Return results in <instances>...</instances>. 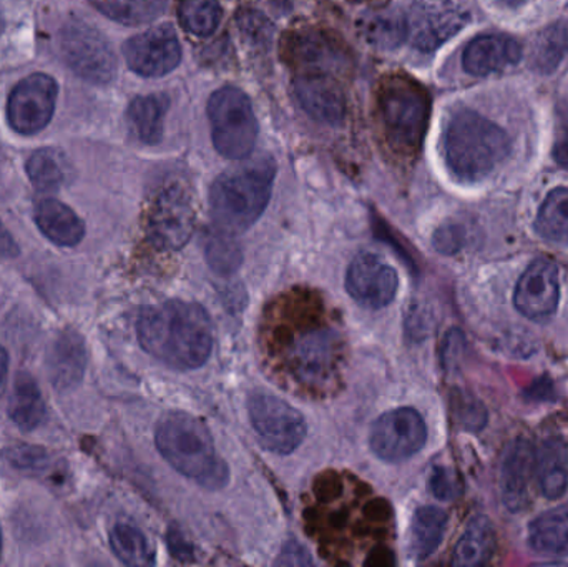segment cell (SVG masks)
<instances>
[{
  "instance_id": "obj_1",
  "label": "cell",
  "mask_w": 568,
  "mask_h": 567,
  "mask_svg": "<svg viewBox=\"0 0 568 567\" xmlns=\"http://www.w3.org/2000/svg\"><path fill=\"white\" fill-rule=\"evenodd\" d=\"M140 345L173 369H199L213 350V326L199 303L172 302L149 306L136 323Z\"/></svg>"
},
{
  "instance_id": "obj_2",
  "label": "cell",
  "mask_w": 568,
  "mask_h": 567,
  "mask_svg": "<svg viewBox=\"0 0 568 567\" xmlns=\"http://www.w3.org/2000/svg\"><path fill=\"white\" fill-rule=\"evenodd\" d=\"M510 150L513 142L506 130L474 110H457L444 126V160L460 182L486 179L510 155Z\"/></svg>"
},
{
  "instance_id": "obj_3",
  "label": "cell",
  "mask_w": 568,
  "mask_h": 567,
  "mask_svg": "<svg viewBox=\"0 0 568 567\" xmlns=\"http://www.w3.org/2000/svg\"><path fill=\"white\" fill-rule=\"evenodd\" d=\"M276 162L263 155L252 162L226 170L210 189V212L226 235L252 229L265 213L273 195Z\"/></svg>"
},
{
  "instance_id": "obj_4",
  "label": "cell",
  "mask_w": 568,
  "mask_h": 567,
  "mask_svg": "<svg viewBox=\"0 0 568 567\" xmlns=\"http://www.w3.org/2000/svg\"><path fill=\"white\" fill-rule=\"evenodd\" d=\"M155 442L163 458L202 488L222 489L229 485V465L220 458L209 428L196 416L166 413L156 425Z\"/></svg>"
},
{
  "instance_id": "obj_5",
  "label": "cell",
  "mask_w": 568,
  "mask_h": 567,
  "mask_svg": "<svg viewBox=\"0 0 568 567\" xmlns=\"http://www.w3.org/2000/svg\"><path fill=\"white\" fill-rule=\"evenodd\" d=\"M377 115L390 149L416 152L429 125L430 99L427 90L407 75L386 77L377 89Z\"/></svg>"
},
{
  "instance_id": "obj_6",
  "label": "cell",
  "mask_w": 568,
  "mask_h": 567,
  "mask_svg": "<svg viewBox=\"0 0 568 567\" xmlns=\"http://www.w3.org/2000/svg\"><path fill=\"white\" fill-rule=\"evenodd\" d=\"M206 112L216 152L229 160L248 159L258 139V120L250 97L239 87H222L210 97Z\"/></svg>"
},
{
  "instance_id": "obj_7",
  "label": "cell",
  "mask_w": 568,
  "mask_h": 567,
  "mask_svg": "<svg viewBox=\"0 0 568 567\" xmlns=\"http://www.w3.org/2000/svg\"><path fill=\"white\" fill-rule=\"evenodd\" d=\"M59 50L69 69L80 79L97 85L112 82L116 75V55L106 37L92 23L70 19L60 29Z\"/></svg>"
},
{
  "instance_id": "obj_8",
  "label": "cell",
  "mask_w": 568,
  "mask_h": 567,
  "mask_svg": "<svg viewBox=\"0 0 568 567\" xmlns=\"http://www.w3.org/2000/svg\"><path fill=\"white\" fill-rule=\"evenodd\" d=\"M283 57L297 75H329L347 72L349 50L333 33L317 27L291 30L283 39Z\"/></svg>"
},
{
  "instance_id": "obj_9",
  "label": "cell",
  "mask_w": 568,
  "mask_h": 567,
  "mask_svg": "<svg viewBox=\"0 0 568 567\" xmlns=\"http://www.w3.org/2000/svg\"><path fill=\"white\" fill-rule=\"evenodd\" d=\"M248 415L260 443L276 455H290L306 438V419L278 396L268 393L250 396Z\"/></svg>"
},
{
  "instance_id": "obj_10",
  "label": "cell",
  "mask_w": 568,
  "mask_h": 567,
  "mask_svg": "<svg viewBox=\"0 0 568 567\" xmlns=\"http://www.w3.org/2000/svg\"><path fill=\"white\" fill-rule=\"evenodd\" d=\"M59 85L47 73H32L20 80L7 102V120L10 129L20 135L42 132L55 113Z\"/></svg>"
},
{
  "instance_id": "obj_11",
  "label": "cell",
  "mask_w": 568,
  "mask_h": 567,
  "mask_svg": "<svg viewBox=\"0 0 568 567\" xmlns=\"http://www.w3.org/2000/svg\"><path fill=\"white\" fill-rule=\"evenodd\" d=\"M426 442V422L417 409L409 406L384 413L371 429V449L384 462H406L417 455Z\"/></svg>"
},
{
  "instance_id": "obj_12",
  "label": "cell",
  "mask_w": 568,
  "mask_h": 567,
  "mask_svg": "<svg viewBox=\"0 0 568 567\" xmlns=\"http://www.w3.org/2000/svg\"><path fill=\"white\" fill-rule=\"evenodd\" d=\"M123 57L136 75L160 79L172 73L182 62V42L172 23H160L130 37L123 43Z\"/></svg>"
},
{
  "instance_id": "obj_13",
  "label": "cell",
  "mask_w": 568,
  "mask_h": 567,
  "mask_svg": "<svg viewBox=\"0 0 568 567\" xmlns=\"http://www.w3.org/2000/svg\"><path fill=\"white\" fill-rule=\"evenodd\" d=\"M195 203L182 183L166 185L150 210L149 235L162 250H180L195 230Z\"/></svg>"
},
{
  "instance_id": "obj_14",
  "label": "cell",
  "mask_w": 568,
  "mask_h": 567,
  "mask_svg": "<svg viewBox=\"0 0 568 567\" xmlns=\"http://www.w3.org/2000/svg\"><path fill=\"white\" fill-rule=\"evenodd\" d=\"M346 288L357 305L367 310H381L396 298L399 279L396 270L383 256L361 253L349 263Z\"/></svg>"
},
{
  "instance_id": "obj_15",
  "label": "cell",
  "mask_w": 568,
  "mask_h": 567,
  "mask_svg": "<svg viewBox=\"0 0 568 567\" xmlns=\"http://www.w3.org/2000/svg\"><path fill=\"white\" fill-rule=\"evenodd\" d=\"M559 266L549 259H537L520 275L514 292L516 308L532 322H546L559 308Z\"/></svg>"
},
{
  "instance_id": "obj_16",
  "label": "cell",
  "mask_w": 568,
  "mask_h": 567,
  "mask_svg": "<svg viewBox=\"0 0 568 567\" xmlns=\"http://www.w3.org/2000/svg\"><path fill=\"white\" fill-rule=\"evenodd\" d=\"M536 476V449L527 439H514L500 459L499 488L503 503L520 513L530 503V483Z\"/></svg>"
},
{
  "instance_id": "obj_17",
  "label": "cell",
  "mask_w": 568,
  "mask_h": 567,
  "mask_svg": "<svg viewBox=\"0 0 568 567\" xmlns=\"http://www.w3.org/2000/svg\"><path fill=\"white\" fill-rule=\"evenodd\" d=\"M293 89L301 109L316 122L336 126L346 117V99L336 77L301 73Z\"/></svg>"
},
{
  "instance_id": "obj_18",
  "label": "cell",
  "mask_w": 568,
  "mask_h": 567,
  "mask_svg": "<svg viewBox=\"0 0 568 567\" xmlns=\"http://www.w3.org/2000/svg\"><path fill=\"white\" fill-rule=\"evenodd\" d=\"M524 47L516 37L507 33H484L467 43L463 67L469 75L487 77L517 65L523 59Z\"/></svg>"
},
{
  "instance_id": "obj_19",
  "label": "cell",
  "mask_w": 568,
  "mask_h": 567,
  "mask_svg": "<svg viewBox=\"0 0 568 567\" xmlns=\"http://www.w3.org/2000/svg\"><path fill=\"white\" fill-rule=\"evenodd\" d=\"M467 23V16L457 9L416 7L409 17V37L420 52H434L456 36Z\"/></svg>"
},
{
  "instance_id": "obj_20",
  "label": "cell",
  "mask_w": 568,
  "mask_h": 567,
  "mask_svg": "<svg viewBox=\"0 0 568 567\" xmlns=\"http://www.w3.org/2000/svg\"><path fill=\"white\" fill-rule=\"evenodd\" d=\"M49 376L59 392H67L82 382L87 366L85 343L75 332H62L50 346Z\"/></svg>"
},
{
  "instance_id": "obj_21",
  "label": "cell",
  "mask_w": 568,
  "mask_h": 567,
  "mask_svg": "<svg viewBox=\"0 0 568 567\" xmlns=\"http://www.w3.org/2000/svg\"><path fill=\"white\" fill-rule=\"evenodd\" d=\"M336 333L314 330L301 336L293 346L297 375L303 379H323L336 360Z\"/></svg>"
},
{
  "instance_id": "obj_22",
  "label": "cell",
  "mask_w": 568,
  "mask_h": 567,
  "mask_svg": "<svg viewBox=\"0 0 568 567\" xmlns=\"http://www.w3.org/2000/svg\"><path fill=\"white\" fill-rule=\"evenodd\" d=\"M536 479L546 498L559 499L568 488V446L559 436H550L536 449Z\"/></svg>"
},
{
  "instance_id": "obj_23",
  "label": "cell",
  "mask_w": 568,
  "mask_h": 567,
  "mask_svg": "<svg viewBox=\"0 0 568 567\" xmlns=\"http://www.w3.org/2000/svg\"><path fill=\"white\" fill-rule=\"evenodd\" d=\"M40 232L59 246H77L85 236V223L65 203L55 199L42 200L36 210Z\"/></svg>"
},
{
  "instance_id": "obj_24",
  "label": "cell",
  "mask_w": 568,
  "mask_h": 567,
  "mask_svg": "<svg viewBox=\"0 0 568 567\" xmlns=\"http://www.w3.org/2000/svg\"><path fill=\"white\" fill-rule=\"evenodd\" d=\"M169 109L170 99L165 93L135 97L126 110V122L133 135L145 145H159L165 133Z\"/></svg>"
},
{
  "instance_id": "obj_25",
  "label": "cell",
  "mask_w": 568,
  "mask_h": 567,
  "mask_svg": "<svg viewBox=\"0 0 568 567\" xmlns=\"http://www.w3.org/2000/svg\"><path fill=\"white\" fill-rule=\"evenodd\" d=\"M529 545L539 555L564 556L568 553V505L550 509L530 523Z\"/></svg>"
},
{
  "instance_id": "obj_26",
  "label": "cell",
  "mask_w": 568,
  "mask_h": 567,
  "mask_svg": "<svg viewBox=\"0 0 568 567\" xmlns=\"http://www.w3.org/2000/svg\"><path fill=\"white\" fill-rule=\"evenodd\" d=\"M447 515L436 506L416 509L410 523L409 551L416 561H426L436 553L446 533Z\"/></svg>"
},
{
  "instance_id": "obj_27",
  "label": "cell",
  "mask_w": 568,
  "mask_h": 567,
  "mask_svg": "<svg viewBox=\"0 0 568 567\" xmlns=\"http://www.w3.org/2000/svg\"><path fill=\"white\" fill-rule=\"evenodd\" d=\"M9 416L22 432H32L45 418V403L36 379L29 373H19L13 382Z\"/></svg>"
},
{
  "instance_id": "obj_28",
  "label": "cell",
  "mask_w": 568,
  "mask_h": 567,
  "mask_svg": "<svg viewBox=\"0 0 568 567\" xmlns=\"http://www.w3.org/2000/svg\"><path fill=\"white\" fill-rule=\"evenodd\" d=\"M359 30L374 49L394 50L409 39V17L397 10L373 13L363 17Z\"/></svg>"
},
{
  "instance_id": "obj_29",
  "label": "cell",
  "mask_w": 568,
  "mask_h": 567,
  "mask_svg": "<svg viewBox=\"0 0 568 567\" xmlns=\"http://www.w3.org/2000/svg\"><path fill=\"white\" fill-rule=\"evenodd\" d=\"M494 546H496V539H494L493 525L486 518L473 519L457 543L453 565L466 567L487 565L493 558Z\"/></svg>"
},
{
  "instance_id": "obj_30",
  "label": "cell",
  "mask_w": 568,
  "mask_h": 567,
  "mask_svg": "<svg viewBox=\"0 0 568 567\" xmlns=\"http://www.w3.org/2000/svg\"><path fill=\"white\" fill-rule=\"evenodd\" d=\"M568 55V26L564 22L546 27L534 40L530 65L542 75H550L559 69Z\"/></svg>"
},
{
  "instance_id": "obj_31",
  "label": "cell",
  "mask_w": 568,
  "mask_h": 567,
  "mask_svg": "<svg viewBox=\"0 0 568 567\" xmlns=\"http://www.w3.org/2000/svg\"><path fill=\"white\" fill-rule=\"evenodd\" d=\"M26 172L37 190L55 192L65 183L67 175H69V163L59 150H37L27 160Z\"/></svg>"
},
{
  "instance_id": "obj_32",
  "label": "cell",
  "mask_w": 568,
  "mask_h": 567,
  "mask_svg": "<svg viewBox=\"0 0 568 567\" xmlns=\"http://www.w3.org/2000/svg\"><path fill=\"white\" fill-rule=\"evenodd\" d=\"M536 230L547 242L568 243V186L552 190L544 200L536 219Z\"/></svg>"
},
{
  "instance_id": "obj_33",
  "label": "cell",
  "mask_w": 568,
  "mask_h": 567,
  "mask_svg": "<svg viewBox=\"0 0 568 567\" xmlns=\"http://www.w3.org/2000/svg\"><path fill=\"white\" fill-rule=\"evenodd\" d=\"M110 548L126 566H152L155 563L152 546L139 528L119 523L110 531Z\"/></svg>"
},
{
  "instance_id": "obj_34",
  "label": "cell",
  "mask_w": 568,
  "mask_h": 567,
  "mask_svg": "<svg viewBox=\"0 0 568 567\" xmlns=\"http://www.w3.org/2000/svg\"><path fill=\"white\" fill-rule=\"evenodd\" d=\"M223 19L220 0H179V22L199 39L212 37Z\"/></svg>"
},
{
  "instance_id": "obj_35",
  "label": "cell",
  "mask_w": 568,
  "mask_h": 567,
  "mask_svg": "<svg viewBox=\"0 0 568 567\" xmlns=\"http://www.w3.org/2000/svg\"><path fill=\"white\" fill-rule=\"evenodd\" d=\"M166 6L169 0H109L103 2L102 10L110 19L136 26L155 20L165 12Z\"/></svg>"
},
{
  "instance_id": "obj_36",
  "label": "cell",
  "mask_w": 568,
  "mask_h": 567,
  "mask_svg": "<svg viewBox=\"0 0 568 567\" xmlns=\"http://www.w3.org/2000/svg\"><path fill=\"white\" fill-rule=\"evenodd\" d=\"M206 259L216 273L235 272L242 263L239 246L233 245L229 240H215L210 243L206 249Z\"/></svg>"
},
{
  "instance_id": "obj_37",
  "label": "cell",
  "mask_w": 568,
  "mask_h": 567,
  "mask_svg": "<svg viewBox=\"0 0 568 567\" xmlns=\"http://www.w3.org/2000/svg\"><path fill=\"white\" fill-rule=\"evenodd\" d=\"M429 489L440 502H453L460 495V483L453 469L436 466L429 476Z\"/></svg>"
},
{
  "instance_id": "obj_38",
  "label": "cell",
  "mask_w": 568,
  "mask_h": 567,
  "mask_svg": "<svg viewBox=\"0 0 568 567\" xmlns=\"http://www.w3.org/2000/svg\"><path fill=\"white\" fill-rule=\"evenodd\" d=\"M9 462L19 469H42L47 465V453L37 446H22L10 449Z\"/></svg>"
},
{
  "instance_id": "obj_39",
  "label": "cell",
  "mask_w": 568,
  "mask_h": 567,
  "mask_svg": "<svg viewBox=\"0 0 568 567\" xmlns=\"http://www.w3.org/2000/svg\"><path fill=\"white\" fill-rule=\"evenodd\" d=\"M464 243V230L459 225H444L434 235V246L444 255H453Z\"/></svg>"
},
{
  "instance_id": "obj_40",
  "label": "cell",
  "mask_w": 568,
  "mask_h": 567,
  "mask_svg": "<svg viewBox=\"0 0 568 567\" xmlns=\"http://www.w3.org/2000/svg\"><path fill=\"white\" fill-rule=\"evenodd\" d=\"M170 551L173 553L175 558L180 561H190L192 559V548L183 541L182 536L176 533L175 536L170 535Z\"/></svg>"
},
{
  "instance_id": "obj_41",
  "label": "cell",
  "mask_w": 568,
  "mask_h": 567,
  "mask_svg": "<svg viewBox=\"0 0 568 567\" xmlns=\"http://www.w3.org/2000/svg\"><path fill=\"white\" fill-rule=\"evenodd\" d=\"M17 253H19V246L16 245L12 236L0 222V259H10V256H16Z\"/></svg>"
},
{
  "instance_id": "obj_42",
  "label": "cell",
  "mask_w": 568,
  "mask_h": 567,
  "mask_svg": "<svg viewBox=\"0 0 568 567\" xmlns=\"http://www.w3.org/2000/svg\"><path fill=\"white\" fill-rule=\"evenodd\" d=\"M554 160L564 169H568V140L557 143L552 152Z\"/></svg>"
},
{
  "instance_id": "obj_43",
  "label": "cell",
  "mask_w": 568,
  "mask_h": 567,
  "mask_svg": "<svg viewBox=\"0 0 568 567\" xmlns=\"http://www.w3.org/2000/svg\"><path fill=\"white\" fill-rule=\"evenodd\" d=\"M7 375H9V355L0 346V396H2L3 388H6Z\"/></svg>"
},
{
  "instance_id": "obj_44",
  "label": "cell",
  "mask_w": 568,
  "mask_h": 567,
  "mask_svg": "<svg viewBox=\"0 0 568 567\" xmlns=\"http://www.w3.org/2000/svg\"><path fill=\"white\" fill-rule=\"evenodd\" d=\"M557 115H559L560 123L568 132V93L560 100L559 107H557Z\"/></svg>"
},
{
  "instance_id": "obj_45",
  "label": "cell",
  "mask_w": 568,
  "mask_h": 567,
  "mask_svg": "<svg viewBox=\"0 0 568 567\" xmlns=\"http://www.w3.org/2000/svg\"><path fill=\"white\" fill-rule=\"evenodd\" d=\"M504 7H509V9H517V7L524 6V3L529 2V0H499Z\"/></svg>"
},
{
  "instance_id": "obj_46",
  "label": "cell",
  "mask_w": 568,
  "mask_h": 567,
  "mask_svg": "<svg viewBox=\"0 0 568 567\" xmlns=\"http://www.w3.org/2000/svg\"><path fill=\"white\" fill-rule=\"evenodd\" d=\"M3 32V19L2 16H0V33Z\"/></svg>"
},
{
  "instance_id": "obj_47",
  "label": "cell",
  "mask_w": 568,
  "mask_h": 567,
  "mask_svg": "<svg viewBox=\"0 0 568 567\" xmlns=\"http://www.w3.org/2000/svg\"><path fill=\"white\" fill-rule=\"evenodd\" d=\"M0 546H2V541H0Z\"/></svg>"
}]
</instances>
